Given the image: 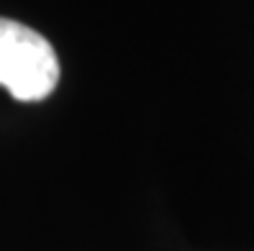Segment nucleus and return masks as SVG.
Returning <instances> with one entry per match:
<instances>
[{
  "instance_id": "nucleus-1",
  "label": "nucleus",
  "mask_w": 254,
  "mask_h": 251,
  "mask_svg": "<svg viewBox=\"0 0 254 251\" xmlns=\"http://www.w3.org/2000/svg\"><path fill=\"white\" fill-rule=\"evenodd\" d=\"M59 59L39 31L18 21L0 18V87L21 100L36 102L54 93Z\"/></svg>"
}]
</instances>
